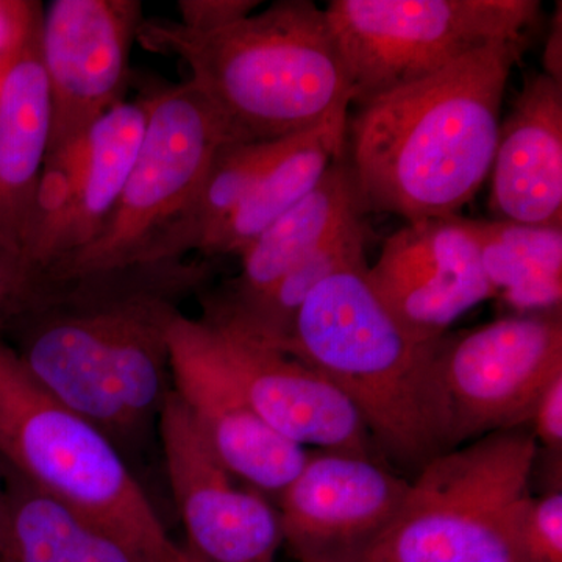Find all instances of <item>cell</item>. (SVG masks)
<instances>
[{
  "mask_svg": "<svg viewBox=\"0 0 562 562\" xmlns=\"http://www.w3.org/2000/svg\"><path fill=\"white\" fill-rule=\"evenodd\" d=\"M492 220L562 225V83L525 80L502 121L490 172Z\"/></svg>",
  "mask_w": 562,
  "mask_h": 562,
  "instance_id": "17",
  "label": "cell"
},
{
  "mask_svg": "<svg viewBox=\"0 0 562 562\" xmlns=\"http://www.w3.org/2000/svg\"><path fill=\"white\" fill-rule=\"evenodd\" d=\"M228 143L238 140L191 81L151 92L143 140L110 221L94 241L40 276L65 280L154 261Z\"/></svg>",
  "mask_w": 562,
  "mask_h": 562,
  "instance_id": "7",
  "label": "cell"
},
{
  "mask_svg": "<svg viewBox=\"0 0 562 562\" xmlns=\"http://www.w3.org/2000/svg\"><path fill=\"white\" fill-rule=\"evenodd\" d=\"M136 40L179 57L238 143L277 140L349 113L353 91L325 10L279 0L231 27L198 33L144 20Z\"/></svg>",
  "mask_w": 562,
  "mask_h": 562,
  "instance_id": "3",
  "label": "cell"
},
{
  "mask_svg": "<svg viewBox=\"0 0 562 562\" xmlns=\"http://www.w3.org/2000/svg\"><path fill=\"white\" fill-rule=\"evenodd\" d=\"M40 31L41 24L0 74V236L22 255L50 143V94Z\"/></svg>",
  "mask_w": 562,
  "mask_h": 562,
  "instance_id": "18",
  "label": "cell"
},
{
  "mask_svg": "<svg viewBox=\"0 0 562 562\" xmlns=\"http://www.w3.org/2000/svg\"><path fill=\"white\" fill-rule=\"evenodd\" d=\"M3 513H5V487L0 482V530H2Z\"/></svg>",
  "mask_w": 562,
  "mask_h": 562,
  "instance_id": "29",
  "label": "cell"
},
{
  "mask_svg": "<svg viewBox=\"0 0 562 562\" xmlns=\"http://www.w3.org/2000/svg\"><path fill=\"white\" fill-rule=\"evenodd\" d=\"M169 361L172 390L214 453L244 484L279 498L310 453L262 420L201 317L173 319Z\"/></svg>",
  "mask_w": 562,
  "mask_h": 562,
  "instance_id": "12",
  "label": "cell"
},
{
  "mask_svg": "<svg viewBox=\"0 0 562 562\" xmlns=\"http://www.w3.org/2000/svg\"><path fill=\"white\" fill-rule=\"evenodd\" d=\"M143 21L139 0H54L44 9L40 55L52 106L46 158L69 149L125 101Z\"/></svg>",
  "mask_w": 562,
  "mask_h": 562,
  "instance_id": "11",
  "label": "cell"
},
{
  "mask_svg": "<svg viewBox=\"0 0 562 562\" xmlns=\"http://www.w3.org/2000/svg\"><path fill=\"white\" fill-rule=\"evenodd\" d=\"M146 122L147 95L121 102L69 149L46 158L24 247L36 272L98 238L131 176Z\"/></svg>",
  "mask_w": 562,
  "mask_h": 562,
  "instance_id": "13",
  "label": "cell"
},
{
  "mask_svg": "<svg viewBox=\"0 0 562 562\" xmlns=\"http://www.w3.org/2000/svg\"><path fill=\"white\" fill-rule=\"evenodd\" d=\"M366 214L368 211L344 154L310 194L238 255L241 271L217 290L205 292L202 305L236 306L260 297L333 236Z\"/></svg>",
  "mask_w": 562,
  "mask_h": 562,
  "instance_id": "19",
  "label": "cell"
},
{
  "mask_svg": "<svg viewBox=\"0 0 562 562\" xmlns=\"http://www.w3.org/2000/svg\"><path fill=\"white\" fill-rule=\"evenodd\" d=\"M179 562H199V561H195L194 558H192L191 554L188 553L187 550L183 549V547H181V554H180Z\"/></svg>",
  "mask_w": 562,
  "mask_h": 562,
  "instance_id": "30",
  "label": "cell"
},
{
  "mask_svg": "<svg viewBox=\"0 0 562 562\" xmlns=\"http://www.w3.org/2000/svg\"><path fill=\"white\" fill-rule=\"evenodd\" d=\"M561 313L514 314L438 339L447 452L530 424L542 392L562 375Z\"/></svg>",
  "mask_w": 562,
  "mask_h": 562,
  "instance_id": "9",
  "label": "cell"
},
{
  "mask_svg": "<svg viewBox=\"0 0 562 562\" xmlns=\"http://www.w3.org/2000/svg\"><path fill=\"white\" fill-rule=\"evenodd\" d=\"M211 269L180 258L65 280L38 273L3 342L43 390L121 449L157 424L172 391L169 328Z\"/></svg>",
  "mask_w": 562,
  "mask_h": 562,
  "instance_id": "1",
  "label": "cell"
},
{
  "mask_svg": "<svg viewBox=\"0 0 562 562\" xmlns=\"http://www.w3.org/2000/svg\"><path fill=\"white\" fill-rule=\"evenodd\" d=\"M260 5V0H179L177 22L191 32H216L246 20Z\"/></svg>",
  "mask_w": 562,
  "mask_h": 562,
  "instance_id": "25",
  "label": "cell"
},
{
  "mask_svg": "<svg viewBox=\"0 0 562 562\" xmlns=\"http://www.w3.org/2000/svg\"><path fill=\"white\" fill-rule=\"evenodd\" d=\"M525 562H562V491L554 484L531 497L520 525Z\"/></svg>",
  "mask_w": 562,
  "mask_h": 562,
  "instance_id": "24",
  "label": "cell"
},
{
  "mask_svg": "<svg viewBox=\"0 0 562 562\" xmlns=\"http://www.w3.org/2000/svg\"><path fill=\"white\" fill-rule=\"evenodd\" d=\"M0 464L101 524L149 562L177 546L109 436L43 390L0 341Z\"/></svg>",
  "mask_w": 562,
  "mask_h": 562,
  "instance_id": "5",
  "label": "cell"
},
{
  "mask_svg": "<svg viewBox=\"0 0 562 562\" xmlns=\"http://www.w3.org/2000/svg\"><path fill=\"white\" fill-rule=\"evenodd\" d=\"M538 449L531 430L519 427L439 454L355 562H525L520 525Z\"/></svg>",
  "mask_w": 562,
  "mask_h": 562,
  "instance_id": "6",
  "label": "cell"
},
{
  "mask_svg": "<svg viewBox=\"0 0 562 562\" xmlns=\"http://www.w3.org/2000/svg\"><path fill=\"white\" fill-rule=\"evenodd\" d=\"M205 324L251 406L272 430L303 449L375 458L361 417L321 373L286 351Z\"/></svg>",
  "mask_w": 562,
  "mask_h": 562,
  "instance_id": "16",
  "label": "cell"
},
{
  "mask_svg": "<svg viewBox=\"0 0 562 562\" xmlns=\"http://www.w3.org/2000/svg\"><path fill=\"white\" fill-rule=\"evenodd\" d=\"M409 483L376 458L310 454L277 498L283 543L301 562H355L401 512Z\"/></svg>",
  "mask_w": 562,
  "mask_h": 562,
  "instance_id": "14",
  "label": "cell"
},
{
  "mask_svg": "<svg viewBox=\"0 0 562 562\" xmlns=\"http://www.w3.org/2000/svg\"><path fill=\"white\" fill-rule=\"evenodd\" d=\"M284 139L225 144L211 162L194 201L161 239L154 261L180 260L190 251L202 255L206 244L241 205Z\"/></svg>",
  "mask_w": 562,
  "mask_h": 562,
  "instance_id": "23",
  "label": "cell"
},
{
  "mask_svg": "<svg viewBox=\"0 0 562 562\" xmlns=\"http://www.w3.org/2000/svg\"><path fill=\"white\" fill-rule=\"evenodd\" d=\"M536 443L546 447L554 457L562 450V375H558L542 392L531 422Z\"/></svg>",
  "mask_w": 562,
  "mask_h": 562,
  "instance_id": "27",
  "label": "cell"
},
{
  "mask_svg": "<svg viewBox=\"0 0 562 562\" xmlns=\"http://www.w3.org/2000/svg\"><path fill=\"white\" fill-rule=\"evenodd\" d=\"M380 301L420 341L441 338L465 313L494 299L468 217L406 222L368 266Z\"/></svg>",
  "mask_w": 562,
  "mask_h": 562,
  "instance_id": "15",
  "label": "cell"
},
{
  "mask_svg": "<svg viewBox=\"0 0 562 562\" xmlns=\"http://www.w3.org/2000/svg\"><path fill=\"white\" fill-rule=\"evenodd\" d=\"M325 16L364 105L498 41L530 35L538 0H331Z\"/></svg>",
  "mask_w": 562,
  "mask_h": 562,
  "instance_id": "8",
  "label": "cell"
},
{
  "mask_svg": "<svg viewBox=\"0 0 562 562\" xmlns=\"http://www.w3.org/2000/svg\"><path fill=\"white\" fill-rule=\"evenodd\" d=\"M468 224L495 297L516 314L562 312V225Z\"/></svg>",
  "mask_w": 562,
  "mask_h": 562,
  "instance_id": "22",
  "label": "cell"
},
{
  "mask_svg": "<svg viewBox=\"0 0 562 562\" xmlns=\"http://www.w3.org/2000/svg\"><path fill=\"white\" fill-rule=\"evenodd\" d=\"M10 60V58H9ZM9 60H0V74H2L3 66H5V63Z\"/></svg>",
  "mask_w": 562,
  "mask_h": 562,
  "instance_id": "31",
  "label": "cell"
},
{
  "mask_svg": "<svg viewBox=\"0 0 562 562\" xmlns=\"http://www.w3.org/2000/svg\"><path fill=\"white\" fill-rule=\"evenodd\" d=\"M349 113L283 140L241 205L202 251L203 258L239 255L273 222L314 190L333 162L346 154Z\"/></svg>",
  "mask_w": 562,
  "mask_h": 562,
  "instance_id": "21",
  "label": "cell"
},
{
  "mask_svg": "<svg viewBox=\"0 0 562 562\" xmlns=\"http://www.w3.org/2000/svg\"><path fill=\"white\" fill-rule=\"evenodd\" d=\"M157 427L183 549L199 562L276 561L283 546L277 508L228 471L173 390Z\"/></svg>",
  "mask_w": 562,
  "mask_h": 562,
  "instance_id": "10",
  "label": "cell"
},
{
  "mask_svg": "<svg viewBox=\"0 0 562 562\" xmlns=\"http://www.w3.org/2000/svg\"><path fill=\"white\" fill-rule=\"evenodd\" d=\"M562 29L561 7L558 9V18H554L552 33L547 40L546 52H543V74L550 79L562 83Z\"/></svg>",
  "mask_w": 562,
  "mask_h": 562,
  "instance_id": "28",
  "label": "cell"
},
{
  "mask_svg": "<svg viewBox=\"0 0 562 562\" xmlns=\"http://www.w3.org/2000/svg\"><path fill=\"white\" fill-rule=\"evenodd\" d=\"M0 562H149L113 532L3 468Z\"/></svg>",
  "mask_w": 562,
  "mask_h": 562,
  "instance_id": "20",
  "label": "cell"
},
{
  "mask_svg": "<svg viewBox=\"0 0 562 562\" xmlns=\"http://www.w3.org/2000/svg\"><path fill=\"white\" fill-rule=\"evenodd\" d=\"M358 258L302 303L283 351L321 373L353 406L376 452L419 472L447 452L436 342L402 327Z\"/></svg>",
  "mask_w": 562,
  "mask_h": 562,
  "instance_id": "4",
  "label": "cell"
},
{
  "mask_svg": "<svg viewBox=\"0 0 562 562\" xmlns=\"http://www.w3.org/2000/svg\"><path fill=\"white\" fill-rule=\"evenodd\" d=\"M530 35L498 41L372 99L347 120L346 158L366 211L460 216L490 177L503 101Z\"/></svg>",
  "mask_w": 562,
  "mask_h": 562,
  "instance_id": "2",
  "label": "cell"
},
{
  "mask_svg": "<svg viewBox=\"0 0 562 562\" xmlns=\"http://www.w3.org/2000/svg\"><path fill=\"white\" fill-rule=\"evenodd\" d=\"M36 0H0V60H9L43 21Z\"/></svg>",
  "mask_w": 562,
  "mask_h": 562,
  "instance_id": "26",
  "label": "cell"
}]
</instances>
